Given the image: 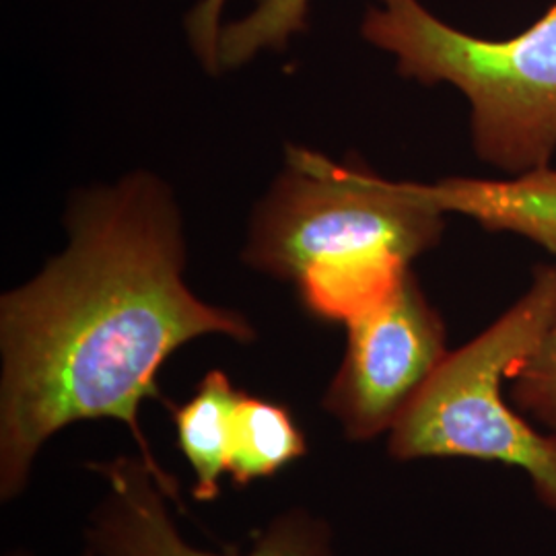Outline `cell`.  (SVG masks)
<instances>
[{"label": "cell", "mask_w": 556, "mask_h": 556, "mask_svg": "<svg viewBox=\"0 0 556 556\" xmlns=\"http://www.w3.org/2000/svg\"><path fill=\"white\" fill-rule=\"evenodd\" d=\"M66 227L68 248L0 299V495L23 491L41 445L66 425L116 418L179 501L140 431V404L161 396V367L181 344L204 334L250 342L256 330L184 282L181 217L160 178L140 172L80 194Z\"/></svg>", "instance_id": "obj_1"}, {"label": "cell", "mask_w": 556, "mask_h": 556, "mask_svg": "<svg viewBox=\"0 0 556 556\" xmlns=\"http://www.w3.org/2000/svg\"><path fill=\"white\" fill-rule=\"evenodd\" d=\"M443 217L422 184L289 147L285 172L256 208L243 258L293 280L316 318L349 324L390 298L410 262L438 245Z\"/></svg>", "instance_id": "obj_2"}, {"label": "cell", "mask_w": 556, "mask_h": 556, "mask_svg": "<svg viewBox=\"0 0 556 556\" xmlns=\"http://www.w3.org/2000/svg\"><path fill=\"white\" fill-rule=\"evenodd\" d=\"M363 38L396 56L397 73L450 83L470 103L478 160L511 176L548 167L556 153V2L526 31L484 40L438 20L418 0H378Z\"/></svg>", "instance_id": "obj_3"}, {"label": "cell", "mask_w": 556, "mask_h": 556, "mask_svg": "<svg viewBox=\"0 0 556 556\" xmlns=\"http://www.w3.org/2000/svg\"><path fill=\"white\" fill-rule=\"evenodd\" d=\"M556 321V264H542L528 291L478 337L441 363L390 431V456L468 457L521 470L556 517V435L509 404L503 386Z\"/></svg>", "instance_id": "obj_4"}, {"label": "cell", "mask_w": 556, "mask_h": 556, "mask_svg": "<svg viewBox=\"0 0 556 556\" xmlns=\"http://www.w3.org/2000/svg\"><path fill=\"white\" fill-rule=\"evenodd\" d=\"M349 344L324 408L353 441L390 433L447 358V330L410 273L396 291L346 324Z\"/></svg>", "instance_id": "obj_5"}, {"label": "cell", "mask_w": 556, "mask_h": 556, "mask_svg": "<svg viewBox=\"0 0 556 556\" xmlns=\"http://www.w3.org/2000/svg\"><path fill=\"white\" fill-rule=\"evenodd\" d=\"M108 493L93 514L91 542L101 556H231L204 553L184 542L155 477L142 459L118 457L93 466ZM332 556L321 523L303 514H287L258 538L248 555Z\"/></svg>", "instance_id": "obj_6"}, {"label": "cell", "mask_w": 556, "mask_h": 556, "mask_svg": "<svg viewBox=\"0 0 556 556\" xmlns=\"http://www.w3.org/2000/svg\"><path fill=\"white\" fill-rule=\"evenodd\" d=\"M422 194L445 213L470 217L486 231H507L556 256V169L538 167L507 179L445 178L422 184Z\"/></svg>", "instance_id": "obj_7"}, {"label": "cell", "mask_w": 556, "mask_h": 556, "mask_svg": "<svg viewBox=\"0 0 556 556\" xmlns=\"http://www.w3.org/2000/svg\"><path fill=\"white\" fill-rule=\"evenodd\" d=\"M305 452L307 443L289 408L239 392L227 445V475L236 484L275 477Z\"/></svg>", "instance_id": "obj_8"}, {"label": "cell", "mask_w": 556, "mask_h": 556, "mask_svg": "<svg viewBox=\"0 0 556 556\" xmlns=\"http://www.w3.org/2000/svg\"><path fill=\"white\" fill-rule=\"evenodd\" d=\"M239 392L223 371H211L194 396L174 406L178 443L194 470V497L211 501L219 495V478L227 475L229 422Z\"/></svg>", "instance_id": "obj_9"}, {"label": "cell", "mask_w": 556, "mask_h": 556, "mask_svg": "<svg viewBox=\"0 0 556 556\" xmlns=\"http://www.w3.org/2000/svg\"><path fill=\"white\" fill-rule=\"evenodd\" d=\"M309 4L312 0H258L248 17L220 29V71L238 68L260 50H282L293 34L305 29Z\"/></svg>", "instance_id": "obj_10"}, {"label": "cell", "mask_w": 556, "mask_h": 556, "mask_svg": "<svg viewBox=\"0 0 556 556\" xmlns=\"http://www.w3.org/2000/svg\"><path fill=\"white\" fill-rule=\"evenodd\" d=\"M514 406L556 435V321L509 379Z\"/></svg>", "instance_id": "obj_11"}, {"label": "cell", "mask_w": 556, "mask_h": 556, "mask_svg": "<svg viewBox=\"0 0 556 556\" xmlns=\"http://www.w3.org/2000/svg\"><path fill=\"white\" fill-rule=\"evenodd\" d=\"M225 0H200L186 17L188 40L208 75H219L220 11Z\"/></svg>", "instance_id": "obj_12"}]
</instances>
